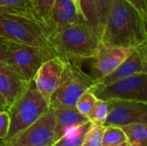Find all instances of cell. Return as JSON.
I'll return each instance as SVG.
<instances>
[{
	"label": "cell",
	"mask_w": 147,
	"mask_h": 146,
	"mask_svg": "<svg viewBox=\"0 0 147 146\" xmlns=\"http://www.w3.org/2000/svg\"><path fill=\"white\" fill-rule=\"evenodd\" d=\"M49 108V102L37 90L33 80L24 92L9 106V128L7 137L1 141H9L35 122Z\"/></svg>",
	"instance_id": "cell-4"
},
{
	"label": "cell",
	"mask_w": 147,
	"mask_h": 146,
	"mask_svg": "<svg viewBox=\"0 0 147 146\" xmlns=\"http://www.w3.org/2000/svg\"><path fill=\"white\" fill-rule=\"evenodd\" d=\"M3 109H6V108H4V107H0V111L3 110Z\"/></svg>",
	"instance_id": "cell-32"
},
{
	"label": "cell",
	"mask_w": 147,
	"mask_h": 146,
	"mask_svg": "<svg viewBox=\"0 0 147 146\" xmlns=\"http://www.w3.org/2000/svg\"><path fill=\"white\" fill-rule=\"evenodd\" d=\"M142 13L147 15V0H127Z\"/></svg>",
	"instance_id": "cell-27"
},
{
	"label": "cell",
	"mask_w": 147,
	"mask_h": 146,
	"mask_svg": "<svg viewBox=\"0 0 147 146\" xmlns=\"http://www.w3.org/2000/svg\"><path fill=\"white\" fill-rule=\"evenodd\" d=\"M51 38L57 54L65 60L91 59L101 45L100 38L83 16L76 22L54 30Z\"/></svg>",
	"instance_id": "cell-3"
},
{
	"label": "cell",
	"mask_w": 147,
	"mask_h": 146,
	"mask_svg": "<svg viewBox=\"0 0 147 146\" xmlns=\"http://www.w3.org/2000/svg\"><path fill=\"white\" fill-rule=\"evenodd\" d=\"M127 139L119 126H105L102 137V146H115L127 142Z\"/></svg>",
	"instance_id": "cell-21"
},
{
	"label": "cell",
	"mask_w": 147,
	"mask_h": 146,
	"mask_svg": "<svg viewBox=\"0 0 147 146\" xmlns=\"http://www.w3.org/2000/svg\"><path fill=\"white\" fill-rule=\"evenodd\" d=\"M91 126L92 123L89 120L79 126L66 131L53 146H82L84 138Z\"/></svg>",
	"instance_id": "cell-17"
},
{
	"label": "cell",
	"mask_w": 147,
	"mask_h": 146,
	"mask_svg": "<svg viewBox=\"0 0 147 146\" xmlns=\"http://www.w3.org/2000/svg\"><path fill=\"white\" fill-rule=\"evenodd\" d=\"M55 0H30V5L37 16L52 30L51 12Z\"/></svg>",
	"instance_id": "cell-19"
},
{
	"label": "cell",
	"mask_w": 147,
	"mask_h": 146,
	"mask_svg": "<svg viewBox=\"0 0 147 146\" xmlns=\"http://www.w3.org/2000/svg\"><path fill=\"white\" fill-rule=\"evenodd\" d=\"M9 114L6 109H3L0 111V139H4L9 132Z\"/></svg>",
	"instance_id": "cell-26"
},
{
	"label": "cell",
	"mask_w": 147,
	"mask_h": 146,
	"mask_svg": "<svg viewBox=\"0 0 147 146\" xmlns=\"http://www.w3.org/2000/svg\"><path fill=\"white\" fill-rule=\"evenodd\" d=\"M143 72H147V43L135 48L115 71L96 81V83L107 85Z\"/></svg>",
	"instance_id": "cell-12"
},
{
	"label": "cell",
	"mask_w": 147,
	"mask_h": 146,
	"mask_svg": "<svg viewBox=\"0 0 147 146\" xmlns=\"http://www.w3.org/2000/svg\"><path fill=\"white\" fill-rule=\"evenodd\" d=\"M96 100L97 98L96 97V96L89 89L80 96V97L76 102L75 108L80 114L87 117L91 109L93 108Z\"/></svg>",
	"instance_id": "cell-22"
},
{
	"label": "cell",
	"mask_w": 147,
	"mask_h": 146,
	"mask_svg": "<svg viewBox=\"0 0 147 146\" xmlns=\"http://www.w3.org/2000/svg\"><path fill=\"white\" fill-rule=\"evenodd\" d=\"M127 142L134 146L147 145V123H131L121 126Z\"/></svg>",
	"instance_id": "cell-18"
},
{
	"label": "cell",
	"mask_w": 147,
	"mask_h": 146,
	"mask_svg": "<svg viewBox=\"0 0 147 146\" xmlns=\"http://www.w3.org/2000/svg\"><path fill=\"white\" fill-rule=\"evenodd\" d=\"M115 146H134L132 145H130L127 141V142H124V143H121V144H120V145H117Z\"/></svg>",
	"instance_id": "cell-31"
},
{
	"label": "cell",
	"mask_w": 147,
	"mask_h": 146,
	"mask_svg": "<svg viewBox=\"0 0 147 146\" xmlns=\"http://www.w3.org/2000/svg\"><path fill=\"white\" fill-rule=\"evenodd\" d=\"M7 63L12 65L23 78L32 81L37 70L50 58L41 50L5 38Z\"/></svg>",
	"instance_id": "cell-7"
},
{
	"label": "cell",
	"mask_w": 147,
	"mask_h": 146,
	"mask_svg": "<svg viewBox=\"0 0 147 146\" xmlns=\"http://www.w3.org/2000/svg\"><path fill=\"white\" fill-rule=\"evenodd\" d=\"M80 9L85 22L100 38L102 28L96 0H80Z\"/></svg>",
	"instance_id": "cell-16"
},
{
	"label": "cell",
	"mask_w": 147,
	"mask_h": 146,
	"mask_svg": "<svg viewBox=\"0 0 147 146\" xmlns=\"http://www.w3.org/2000/svg\"><path fill=\"white\" fill-rule=\"evenodd\" d=\"M53 111L55 115L54 143L61 138L66 131L89 121L88 118L80 114L76 108H55Z\"/></svg>",
	"instance_id": "cell-14"
},
{
	"label": "cell",
	"mask_w": 147,
	"mask_h": 146,
	"mask_svg": "<svg viewBox=\"0 0 147 146\" xmlns=\"http://www.w3.org/2000/svg\"><path fill=\"white\" fill-rule=\"evenodd\" d=\"M0 62L7 63V52L5 38L0 34Z\"/></svg>",
	"instance_id": "cell-28"
},
{
	"label": "cell",
	"mask_w": 147,
	"mask_h": 146,
	"mask_svg": "<svg viewBox=\"0 0 147 146\" xmlns=\"http://www.w3.org/2000/svg\"><path fill=\"white\" fill-rule=\"evenodd\" d=\"M82 16L71 0H55L51 12L53 32L59 28L78 22Z\"/></svg>",
	"instance_id": "cell-15"
},
{
	"label": "cell",
	"mask_w": 147,
	"mask_h": 146,
	"mask_svg": "<svg viewBox=\"0 0 147 146\" xmlns=\"http://www.w3.org/2000/svg\"><path fill=\"white\" fill-rule=\"evenodd\" d=\"M0 107H4L7 108V103L4 100V98L0 95Z\"/></svg>",
	"instance_id": "cell-30"
},
{
	"label": "cell",
	"mask_w": 147,
	"mask_h": 146,
	"mask_svg": "<svg viewBox=\"0 0 147 146\" xmlns=\"http://www.w3.org/2000/svg\"><path fill=\"white\" fill-rule=\"evenodd\" d=\"M29 7L30 0H0V10H20Z\"/></svg>",
	"instance_id": "cell-24"
},
{
	"label": "cell",
	"mask_w": 147,
	"mask_h": 146,
	"mask_svg": "<svg viewBox=\"0 0 147 146\" xmlns=\"http://www.w3.org/2000/svg\"><path fill=\"white\" fill-rule=\"evenodd\" d=\"M96 83V80L84 71L80 61L66 60L60 83L49 101V108H75L80 96Z\"/></svg>",
	"instance_id": "cell-5"
},
{
	"label": "cell",
	"mask_w": 147,
	"mask_h": 146,
	"mask_svg": "<svg viewBox=\"0 0 147 146\" xmlns=\"http://www.w3.org/2000/svg\"><path fill=\"white\" fill-rule=\"evenodd\" d=\"M97 99L134 101L147 103V72L139 73L107 85L96 83L90 89Z\"/></svg>",
	"instance_id": "cell-6"
},
{
	"label": "cell",
	"mask_w": 147,
	"mask_h": 146,
	"mask_svg": "<svg viewBox=\"0 0 147 146\" xmlns=\"http://www.w3.org/2000/svg\"><path fill=\"white\" fill-rule=\"evenodd\" d=\"M133 48L100 45L91 60L90 76L96 81L115 71L134 51Z\"/></svg>",
	"instance_id": "cell-11"
},
{
	"label": "cell",
	"mask_w": 147,
	"mask_h": 146,
	"mask_svg": "<svg viewBox=\"0 0 147 146\" xmlns=\"http://www.w3.org/2000/svg\"><path fill=\"white\" fill-rule=\"evenodd\" d=\"M109 108L110 106L108 101L97 99L87 118L93 125L104 126V123L109 113Z\"/></svg>",
	"instance_id": "cell-20"
},
{
	"label": "cell",
	"mask_w": 147,
	"mask_h": 146,
	"mask_svg": "<svg viewBox=\"0 0 147 146\" xmlns=\"http://www.w3.org/2000/svg\"><path fill=\"white\" fill-rule=\"evenodd\" d=\"M55 115L51 108L35 122L9 141H1L0 146H53L54 144Z\"/></svg>",
	"instance_id": "cell-8"
},
{
	"label": "cell",
	"mask_w": 147,
	"mask_h": 146,
	"mask_svg": "<svg viewBox=\"0 0 147 146\" xmlns=\"http://www.w3.org/2000/svg\"><path fill=\"white\" fill-rule=\"evenodd\" d=\"M105 126L93 125L88 131L82 146H102V137Z\"/></svg>",
	"instance_id": "cell-23"
},
{
	"label": "cell",
	"mask_w": 147,
	"mask_h": 146,
	"mask_svg": "<svg viewBox=\"0 0 147 146\" xmlns=\"http://www.w3.org/2000/svg\"><path fill=\"white\" fill-rule=\"evenodd\" d=\"M96 2H97L99 14H100V19H101V28L102 30V28L106 23V21L108 19L113 0H96Z\"/></svg>",
	"instance_id": "cell-25"
},
{
	"label": "cell",
	"mask_w": 147,
	"mask_h": 146,
	"mask_svg": "<svg viewBox=\"0 0 147 146\" xmlns=\"http://www.w3.org/2000/svg\"><path fill=\"white\" fill-rule=\"evenodd\" d=\"M65 65L63 58L53 57L41 64L33 78L37 90L48 102L60 83Z\"/></svg>",
	"instance_id": "cell-10"
},
{
	"label": "cell",
	"mask_w": 147,
	"mask_h": 146,
	"mask_svg": "<svg viewBox=\"0 0 147 146\" xmlns=\"http://www.w3.org/2000/svg\"><path fill=\"white\" fill-rule=\"evenodd\" d=\"M109 113L105 126H122L131 123L147 121V103L134 101L110 100Z\"/></svg>",
	"instance_id": "cell-9"
},
{
	"label": "cell",
	"mask_w": 147,
	"mask_h": 146,
	"mask_svg": "<svg viewBox=\"0 0 147 146\" xmlns=\"http://www.w3.org/2000/svg\"><path fill=\"white\" fill-rule=\"evenodd\" d=\"M147 15L127 0H113L100 42L135 49L147 43Z\"/></svg>",
	"instance_id": "cell-1"
},
{
	"label": "cell",
	"mask_w": 147,
	"mask_h": 146,
	"mask_svg": "<svg viewBox=\"0 0 147 146\" xmlns=\"http://www.w3.org/2000/svg\"><path fill=\"white\" fill-rule=\"evenodd\" d=\"M0 34L7 40L39 48L50 59L59 56L52 42V30L31 7L0 10Z\"/></svg>",
	"instance_id": "cell-2"
},
{
	"label": "cell",
	"mask_w": 147,
	"mask_h": 146,
	"mask_svg": "<svg viewBox=\"0 0 147 146\" xmlns=\"http://www.w3.org/2000/svg\"><path fill=\"white\" fill-rule=\"evenodd\" d=\"M28 81L9 63L0 62V95L9 107L28 88Z\"/></svg>",
	"instance_id": "cell-13"
},
{
	"label": "cell",
	"mask_w": 147,
	"mask_h": 146,
	"mask_svg": "<svg viewBox=\"0 0 147 146\" xmlns=\"http://www.w3.org/2000/svg\"><path fill=\"white\" fill-rule=\"evenodd\" d=\"M71 2H72L73 4L75 5L77 10H78V14L82 15V14H81V9H80V0H71Z\"/></svg>",
	"instance_id": "cell-29"
}]
</instances>
